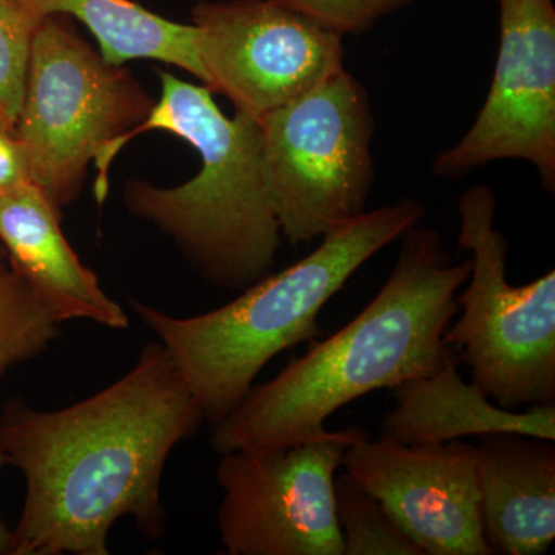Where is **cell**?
<instances>
[{"label": "cell", "mask_w": 555, "mask_h": 555, "mask_svg": "<svg viewBox=\"0 0 555 555\" xmlns=\"http://www.w3.org/2000/svg\"><path fill=\"white\" fill-rule=\"evenodd\" d=\"M480 516L492 554H545L555 540V447L516 433L477 437Z\"/></svg>", "instance_id": "cell-13"}, {"label": "cell", "mask_w": 555, "mask_h": 555, "mask_svg": "<svg viewBox=\"0 0 555 555\" xmlns=\"http://www.w3.org/2000/svg\"><path fill=\"white\" fill-rule=\"evenodd\" d=\"M286 9L308 17L328 31L361 35L382 17L408 7L412 0H275Z\"/></svg>", "instance_id": "cell-19"}, {"label": "cell", "mask_w": 555, "mask_h": 555, "mask_svg": "<svg viewBox=\"0 0 555 555\" xmlns=\"http://www.w3.org/2000/svg\"><path fill=\"white\" fill-rule=\"evenodd\" d=\"M153 104L129 69L105 60L68 16L47 17L33 40L16 122L31 182L54 206H68L94 160L104 199L109 164Z\"/></svg>", "instance_id": "cell-5"}, {"label": "cell", "mask_w": 555, "mask_h": 555, "mask_svg": "<svg viewBox=\"0 0 555 555\" xmlns=\"http://www.w3.org/2000/svg\"><path fill=\"white\" fill-rule=\"evenodd\" d=\"M203 83L235 113L262 116L343 68V36L275 0H217L192 10Z\"/></svg>", "instance_id": "cell-9"}, {"label": "cell", "mask_w": 555, "mask_h": 555, "mask_svg": "<svg viewBox=\"0 0 555 555\" xmlns=\"http://www.w3.org/2000/svg\"><path fill=\"white\" fill-rule=\"evenodd\" d=\"M0 244L11 269L57 323L86 320L115 331L130 326L124 309L69 246L60 207L35 182L0 193Z\"/></svg>", "instance_id": "cell-12"}, {"label": "cell", "mask_w": 555, "mask_h": 555, "mask_svg": "<svg viewBox=\"0 0 555 555\" xmlns=\"http://www.w3.org/2000/svg\"><path fill=\"white\" fill-rule=\"evenodd\" d=\"M422 201L403 198L364 211L321 238L291 268L266 275L238 298L195 317L131 301L158 338L211 426L233 411L281 352L320 335L318 317L361 266L425 218Z\"/></svg>", "instance_id": "cell-3"}, {"label": "cell", "mask_w": 555, "mask_h": 555, "mask_svg": "<svg viewBox=\"0 0 555 555\" xmlns=\"http://www.w3.org/2000/svg\"><path fill=\"white\" fill-rule=\"evenodd\" d=\"M396 268L374 299L341 331L254 386L211 429L218 455L286 448L327 436V420L358 398L429 377L455 349L444 332L473 261H452L436 229L415 224L400 236Z\"/></svg>", "instance_id": "cell-2"}, {"label": "cell", "mask_w": 555, "mask_h": 555, "mask_svg": "<svg viewBox=\"0 0 555 555\" xmlns=\"http://www.w3.org/2000/svg\"><path fill=\"white\" fill-rule=\"evenodd\" d=\"M343 467L425 555H491L480 516L476 444L411 447L389 437L346 448Z\"/></svg>", "instance_id": "cell-11"}, {"label": "cell", "mask_w": 555, "mask_h": 555, "mask_svg": "<svg viewBox=\"0 0 555 555\" xmlns=\"http://www.w3.org/2000/svg\"><path fill=\"white\" fill-rule=\"evenodd\" d=\"M397 404L387 414L382 436L411 447H437L486 434L516 433L555 440V404L507 411L463 382L451 361L429 377L396 387Z\"/></svg>", "instance_id": "cell-14"}, {"label": "cell", "mask_w": 555, "mask_h": 555, "mask_svg": "<svg viewBox=\"0 0 555 555\" xmlns=\"http://www.w3.org/2000/svg\"><path fill=\"white\" fill-rule=\"evenodd\" d=\"M30 181L27 156L16 127L0 113V193Z\"/></svg>", "instance_id": "cell-20"}, {"label": "cell", "mask_w": 555, "mask_h": 555, "mask_svg": "<svg viewBox=\"0 0 555 555\" xmlns=\"http://www.w3.org/2000/svg\"><path fill=\"white\" fill-rule=\"evenodd\" d=\"M43 20L31 0H0V113L16 127L33 40Z\"/></svg>", "instance_id": "cell-18"}, {"label": "cell", "mask_w": 555, "mask_h": 555, "mask_svg": "<svg viewBox=\"0 0 555 555\" xmlns=\"http://www.w3.org/2000/svg\"><path fill=\"white\" fill-rule=\"evenodd\" d=\"M259 126L266 193L288 243L321 240L366 211L375 122L366 89L345 67Z\"/></svg>", "instance_id": "cell-7"}, {"label": "cell", "mask_w": 555, "mask_h": 555, "mask_svg": "<svg viewBox=\"0 0 555 555\" xmlns=\"http://www.w3.org/2000/svg\"><path fill=\"white\" fill-rule=\"evenodd\" d=\"M343 555H425L369 492L341 473L334 480Z\"/></svg>", "instance_id": "cell-17"}, {"label": "cell", "mask_w": 555, "mask_h": 555, "mask_svg": "<svg viewBox=\"0 0 555 555\" xmlns=\"http://www.w3.org/2000/svg\"><path fill=\"white\" fill-rule=\"evenodd\" d=\"M7 465L5 456L0 452V467ZM13 551V531L0 520V555H11Z\"/></svg>", "instance_id": "cell-21"}, {"label": "cell", "mask_w": 555, "mask_h": 555, "mask_svg": "<svg viewBox=\"0 0 555 555\" xmlns=\"http://www.w3.org/2000/svg\"><path fill=\"white\" fill-rule=\"evenodd\" d=\"M495 214L486 185H473L459 201L456 243L473 254V269L444 341L462 349L470 383L500 408L555 404V272L525 286L507 283L509 246Z\"/></svg>", "instance_id": "cell-6"}, {"label": "cell", "mask_w": 555, "mask_h": 555, "mask_svg": "<svg viewBox=\"0 0 555 555\" xmlns=\"http://www.w3.org/2000/svg\"><path fill=\"white\" fill-rule=\"evenodd\" d=\"M500 42L491 89L470 129L434 159L455 179L500 159L528 160L555 190V7L553 0H496Z\"/></svg>", "instance_id": "cell-10"}, {"label": "cell", "mask_w": 555, "mask_h": 555, "mask_svg": "<svg viewBox=\"0 0 555 555\" xmlns=\"http://www.w3.org/2000/svg\"><path fill=\"white\" fill-rule=\"evenodd\" d=\"M0 257H5V250H3L2 244H0Z\"/></svg>", "instance_id": "cell-22"}, {"label": "cell", "mask_w": 555, "mask_h": 555, "mask_svg": "<svg viewBox=\"0 0 555 555\" xmlns=\"http://www.w3.org/2000/svg\"><path fill=\"white\" fill-rule=\"evenodd\" d=\"M159 76V101L124 145L144 131H169L198 152L201 169L178 188L130 181L124 203L177 241L208 283L244 291L269 275L283 240L262 179L261 126L241 113L228 118L207 87Z\"/></svg>", "instance_id": "cell-4"}, {"label": "cell", "mask_w": 555, "mask_h": 555, "mask_svg": "<svg viewBox=\"0 0 555 555\" xmlns=\"http://www.w3.org/2000/svg\"><path fill=\"white\" fill-rule=\"evenodd\" d=\"M42 20L54 14L82 22L115 65L133 60L166 62L203 82L193 25L164 20L133 0H31Z\"/></svg>", "instance_id": "cell-15"}, {"label": "cell", "mask_w": 555, "mask_h": 555, "mask_svg": "<svg viewBox=\"0 0 555 555\" xmlns=\"http://www.w3.org/2000/svg\"><path fill=\"white\" fill-rule=\"evenodd\" d=\"M203 423L159 341L118 382L72 406L38 411L10 398L0 412V452L25 478L11 555H108L109 529L122 517L145 539H160L164 467Z\"/></svg>", "instance_id": "cell-1"}, {"label": "cell", "mask_w": 555, "mask_h": 555, "mask_svg": "<svg viewBox=\"0 0 555 555\" xmlns=\"http://www.w3.org/2000/svg\"><path fill=\"white\" fill-rule=\"evenodd\" d=\"M352 426L286 448L221 455L218 531L230 555H343L334 480L347 447L367 437Z\"/></svg>", "instance_id": "cell-8"}, {"label": "cell", "mask_w": 555, "mask_h": 555, "mask_svg": "<svg viewBox=\"0 0 555 555\" xmlns=\"http://www.w3.org/2000/svg\"><path fill=\"white\" fill-rule=\"evenodd\" d=\"M60 326L7 257H0V378L46 352L60 337Z\"/></svg>", "instance_id": "cell-16"}]
</instances>
